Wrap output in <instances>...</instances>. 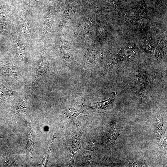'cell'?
Returning <instances> with one entry per match:
<instances>
[{"mask_svg":"<svg viewBox=\"0 0 167 167\" xmlns=\"http://www.w3.org/2000/svg\"><path fill=\"white\" fill-rule=\"evenodd\" d=\"M35 85L36 84L33 83L30 86L24 96L22 99L14 110L13 113L14 120L20 114H27L28 113L30 98L32 93L36 89Z\"/></svg>","mask_w":167,"mask_h":167,"instance_id":"1","label":"cell"},{"mask_svg":"<svg viewBox=\"0 0 167 167\" xmlns=\"http://www.w3.org/2000/svg\"><path fill=\"white\" fill-rule=\"evenodd\" d=\"M27 143L21 153H26L30 157L32 158L34 154L35 138L33 136V128L31 120L27 131Z\"/></svg>","mask_w":167,"mask_h":167,"instance_id":"2","label":"cell"},{"mask_svg":"<svg viewBox=\"0 0 167 167\" xmlns=\"http://www.w3.org/2000/svg\"><path fill=\"white\" fill-rule=\"evenodd\" d=\"M19 92L10 90L0 82V101L3 103L11 101Z\"/></svg>","mask_w":167,"mask_h":167,"instance_id":"3","label":"cell"},{"mask_svg":"<svg viewBox=\"0 0 167 167\" xmlns=\"http://www.w3.org/2000/svg\"><path fill=\"white\" fill-rule=\"evenodd\" d=\"M90 23L88 20H84L78 26L76 29L77 35L80 36H85L88 33Z\"/></svg>","mask_w":167,"mask_h":167,"instance_id":"4","label":"cell"},{"mask_svg":"<svg viewBox=\"0 0 167 167\" xmlns=\"http://www.w3.org/2000/svg\"><path fill=\"white\" fill-rule=\"evenodd\" d=\"M0 72L3 75L9 77H15L18 75L16 70L9 66L0 65Z\"/></svg>","mask_w":167,"mask_h":167,"instance_id":"5","label":"cell"},{"mask_svg":"<svg viewBox=\"0 0 167 167\" xmlns=\"http://www.w3.org/2000/svg\"><path fill=\"white\" fill-rule=\"evenodd\" d=\"M54 15L51 12L46 13L44 19V30L46 33L50 31L51 27L54 21Z\"/></svg>","mask_w":167,"mask_h":167,"instance_id":"6","label":"cell"},{"mask_svg":"<svg viewBox=\"0 0 167 167\" xmlns=\"http://www.w3.org/2000/svg\"><path fill=\"white\" fill-rule=\"evenodd\" d=\"M46 66L43 60H42L41 62L38 67V71L35 79L34 83L36 84L38 82L41 78L45 72Z\"/></svg>","mask_w":167,"mask_h":167,"instance_id":"7","label":"cell"},{"mask_svg":"<svg viewBox=\"0 0 167 167\" xmlns=\"http://www.w3.org/2000/svg\"><path fill=\"white\" fill-rule=\"evenodd\" d=\"M7 13L4 10L0 8V28L5 32L6 26Z\"/></svg>","mask_w":167,"mask_h":167,"instance_id":"8","label":"cell"},{"mask_svg":"<svg viewBox=\"0 0 167 167\" xmlns=\"http://www.w3.org/2000/svg\"><path fill=\"white\" fill-rule=\"evenodd\" d=\"M20 25L22 30L28 35H31V32L29 24L27 22L25 17L22 15L20 18Z\"/></svg>","mask_w":167,"mask_h":167,"instance_id":"9","label":"cell"},{"mask_svg":"<svg viewBox=\"0 0 167 167\" xmlns=\"http://www.w3.org/2000/svg\"><path fill=\"white\" fill-rule=\"evenodd\" d=\"M74 11H67L64 13L62 19L59 23L61 27H63L69 19L72 18L74 14Z\"/></svg>","mask_w":167,"mask_h":167,"instance_id":"10","label":"cell"},{"mask_svg":"<svg viewBox=\"0 0 167 167\" xmlns=\"http://www.w3.org/2000/svg\"><path fill=\"white\" fill-rule=\"evenodd\" d=\"M83 112V110L80 109H72L68 114V116L71 121L77 122L76 117L80 113Z\"/></svg>","mask_w":167,"mask_h":167,"instance_id":"11","label":"cell"},{"mask_svg":"<svg viewBox=\"0 0 167 167\" xmlns=\"http://www.w3.org/2000/svg\"><path fill=\"white\" fill-rule=\"evenodd\" d=\"M55 138L56 137L54 134L53 136V138L50 145L49 147V148L44 158L41 161L40 163L39 164V165L40 166L45 167L47 165L48 161L49 160V157L50 153Z\"/></svg>","mask_w":167,"mask_h":167,"instance_id":"12","label":"cell"},{"mask_svg":"<svg viewBox=\"0 0 167 167\" xmlns=\"http://www.w3.org/2000/svg\"><path fill=\"white\" fill-rule=\"evenodd\" d=\"M18 159V158L16 156H13L10 157L8 161L6 163V166L11 167L14 163Z\"/></svg>","mask_w":167,"mask_h":167,"instance_id":"13","label":"cell"}]
</instances>
